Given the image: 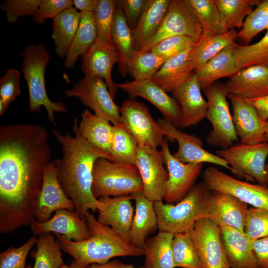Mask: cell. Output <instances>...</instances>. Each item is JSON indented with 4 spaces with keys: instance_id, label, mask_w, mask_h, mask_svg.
<instances>
[{
    "instance_id": "cell-1",
    "label": "cell",
    "mask_w": 268,
    "mask_h": 268,
    "mask_svg": "<svg viewBox=\"0 0 268 268\" xmlns=\"http://www.w3.org/2000/svg\"><path fill=\"white\" fill-rule=\"evenodd\" d=\"M48 133L28 123L0 128V233L35 220L36 201L51 159Z\"/></svg>"
},
{
    "instance_id": "cell-2",
    "label": "cell",
    "mask_w": 268,
    "mask_h": 268,
    "mask_svg": "<svg viewBox=\"0 0 268 268\" xmlns=\"http://www.w3.org/2000/svg\"><path fill=\"white\" fill-rule=\"evenodd\" d=\"M72 130L74 136L52 130L61 145L63 154L61 158L53 162L62 188L72 201L77 213L83 218L89 209L98 211L105 208L104 203L96 199L91 192L93 169L95 161L99 158L112 160L108 155L93 146L81 135L76 119Z\"/></svg>"
},
{
    "instance_id": "cell-3",
    "label": "cell",
    "mask_w": 268,
    "mask_h": 268,
    "mask_svg": "<svg viewBox=\"0 0 268 268\" xmlns=\"http://www.w3.org/2000/svg\"><path fill=\"white\" fill-rule=\"evenodd\" d=\"M83 218L90 234L86 240L74 241L61 234L53 233L62 249L77 263L88 267L92 264L106 263L117 257L144 255L142 249L123 239L110 227L101 223L89 211L84 213Z\"/></svg>"
},
{
    "instance_id": "cell-4",
    "label": "cell",
    "mask_w": 268,
    "mask_h": 268,
    "mask_svg": "<svg viewBox=\"0 0 268 268\" xmlns=\"http://www.w3.org/2000/svg\"><path fill=\"white\" fill-rule=\"evenodd\" d=\"M210 196L211 190L201 181L176 204L154 201L158 230L173 234L189 232L198 220L209 217Z\"/></svg>"
},
{
    "instance_id": "cell-5",
    "label": "cell",
    "mask_w": 268,
    "mask_h": 268,
    "mask_svg": "<svg viewBox=\"0 0 268 268\" xmlns=\"http://www.w3.org/2000/svg\"><path fill=\"white\" fill-rule=\"evenodd\" d=\"M21 68L29 93V107L31 112H40L45 108L49 121L56 126L55 113L67 110L61 102L51 101L46 92L45 72L50 59V54L41 43L27 46L22 53Z\"/></svg>"
},
{
    "instance_id": "cell-6",
    "label": "cell",
    "mask_w": 268,
    "mask_h": 268,
    "mask_svg": "<svg viewBox=\"0 0 268 268\" xmlns=\"http://www.w3.org/2000/svg\"><path fill=\"white\" fill-rule=\"evenodd\" d=\"M143 191L139 173L134 164L97 159L93 169L91 192L97 199L118 197Z\"/></svg>"
},
{
    "instance_id": "cell-7",
    "label": "cell",
    "mask_w": 268,
    "mask_h": 268,
    "mask_svg": "<svg viewBox=\"0 0 268 268\" xmlns=\"http://www.w3.org/2000/svg\"><path fill=\"white\" fill-rule=\"evenodd\" d=\"M207 98L205 118L212 125L206 137L208 144L221 149L229 147L238 140L227 100L228 93L224 84L215 82L203 89Z\"/></svg>"
},
{
    "instance_id": "cell-8",
    "label": "cell",
    "mask_w": 268,
    "mask_h": 268,
    "mask_svg": "<svg viewBox=\"0 0 268 268\" xmlns=\"http://www.w3.org/2000/svg\"><path fill=\"white\" fill-rule=\"evenodd\" d=\"M215 154L228 163L234 175L267 186L265 168L268 141L254 144L237 143L218 149Z\"/></svg>"
},
{
    "instance_id": "cell-9",
    "label": "cell",
    "mask_w": 268,
    "mask_h": 268,
    "mask_svg": "<svg viewBox=\"0 0 268 268\" xmlns=\"http://www.w3.org/2000/svg\"><path fill=\"white\" fill-rule=\"evenodd\" d=\"M121 123L132 135L138 146L157 149L166 136L158 121L142 102L125 100L120 107Z\"/></svg>"
},
{
    "instance_id": "cell-10",
    "label": "cell",
    "mask_w": 268,
    "mask_h": 268,
    "mask_svg": "<svg viewBox=\"0 0 268 268\" xmlns=\"http://www.w3.org/2000/svg\"><path fill=\"white\" fill-rule=\"evenodd\" d=\"M202 177L211 191L231 195L251 207L268 210L267 186L241 181L213 166L204 170Z\"/></svg>"
},
{
    "instance_id": "cell-11",
    "label": "cell",
    "mask_w": 268,
    "mask_h": 268,
    "mask_svg": "<svg viewBox=\"0 0 268 268\" xmlns=\"http://www.w3.org/2000/svg\"><path fill=\"white\" fill-rule=\"evenodd\" d=\"M67 97H76L94 114L109 120L113 125L121 124L120 107L115 102L103 79L84 76L65 91Z\"/></svg>"
},
{
    "instance_id": "cell-12",
    "label": "cell",
    "mask_w": 268,
    "mask_h": 268,
    "mask_svg": "<svg viewBox=\"0 0 268 268\" xmlns=\"http://www.w3.org/2000/svg\"><path fill=\"white\" fill-rule=\"evenodd\" d=\"M203 32L201 25L184 0H171L162 23L152 39L139 51H149L163 39L185 36L199 40Z\"/></svg>"
},
{
    "instance_id": "cell-13",
    "label": "cell",
    "mask_w": 268,
    "mask_h": 268,
    "mask_svg": "<svg viewBox=\"0 0 268 268\" xmlns=\"http://www.w3.org/2000/svg\"><path fill=\"white\" fill-rule=\"evenodd\" d=\"M168 178L163 200L168 203H177L188 194L200 175L203 164L184 163L170 151L165 138L160 145Z\"/></svg>"
},
{
    "instance_id": "cell-14",
    "label": "cell",
    "mask_w": 268,
    "mask_h": 268,
    "mask_svg": "<svg viewBox=\"0 0 268 268\" xmlns=\"http://www.w3.org/2000/svg\"><path fill=\"white\" fill-rule=\"evenodd\" d=\"M202 268H230L220 235V227L209 218L198 220L190 230Z\"/></svg>"
},
{
    "instance_id": "cell-15",
    "label": "cell",
    "mask_w": 268,
    "mask_h": 268,
    "mask_svg": "<svg viewBox=\"0 0 268 268\" xmlns=\"http://www.w3.org/2000/svg\"><path fill=\"white\" fill-rule=\"evenodd\" d=\"M134 165L142 180L144 196L153 201H162L168 174L161 151L139 146Z\"/></svg>"
},
{
    "instance_id": "cell-16",
    "label": "cell",
    "mask_w": 268,
    "mask_h": 268,
    "mask_svg": "<svg viewBox=\"0 0 268 268\" xmlns=\"http://www.w3.org/2000/svg\"><path fill=\"white\" fill-rule=\"evenodd\" d=\"M157 121L161 126L167 138L171 141H177L178 148L173 155L178 160L184 163H208L230 171V166L224 159L203 148L202 141L196 135L182 132L164 118H159Z\"/></svg>"
},
{
    "instance_id": "cell-17",
    "label": "cell",
    "mask_w": 268,
    "mask_h": 268,
    "mask_svg": "<svg viewBox=\"0 0 268 268\" xmlns=\"http://www.w3.org/2000/svg\"><path fill=\"white\" fill-rule=\"evenodd\" d=\"M117 87L132 97L138 96L146 99L159 110L164 119L174 127L180 128L181 110L179 104L151 79L127 81L117 84Z\"/></svg>"
},
{
    "instance_id": "cell-18",
    "label": "cell",
    "mask_w": 268,
    "mask_h": 268,
    "mask_svg": "<svg viewBox=\"0 0 268 268\" xmlns=\"http://www.w3.org/2000/svg\"><path fill=\"white\" fill-rule=\"evenodd\" d=\"M118 62V57L112 44L97 39L81 58V68L84 76L103 79L114 99L118 88L112 78V69Z\"/></svg>"
},
{
    "instance_id": "cell-19",
    "label": "cell",
    "mask_w": 268,
    "mask_h": 268,
    "mask_svg": "<svg viewBox=\"0 0 268 268\" xmlns=\"http://www.w3.org/2000/svg\"><path fill=\"white\" fill-rule=\"evenodd\" d=\"M62 208L75 209L72 201L66 195L59 182L57 170L52 161L44 173L42 188L36 201L35 218L39 222L46 221L54 211Z\"/></svg>"
},
{
    "instance_id": "cell-20",
    "label": "cell",
    "mask_w": 268,
    "mask_h": 268,
    "mask_svg": "<svg viewBox=\"0 0 268 268\" xmlns=\"http://www.w3.org/2000/svg\"><path fill=\"white\" fill-rule=\"evenodd\" d=\"M227 97L231 102L233 122L240 143L254 144L268 141L254 106L240 96L228 94Z\"/></svg>"
},
{
    "instance_id": "cell-21",
    "label": "cell",
    "mask_w": 268,
    "mask_h": 268,
    "mask_svg": "<svg viewBox=\"0 0 268 268\" xmlns=\"http://www.w3.org/2000/svg\"><path fill=\"white\" fill-rule=\"evenodd\" d=\"M30 226L32 233L38 236L56 233L74 241H83L90 237L84 219L78 215L75 209H58L48 220L39 222L35 219Z\"/></svg>"
},
{
    "instance_id": "cell-22",
    "label": "cell",
    "mask_w": 268,
    "mask_h": 268,
    "mask_svg": "<svg viewBox=\"0 0 268 268\" xmlns=\"http://www.w3.org/2000/svg\"><path fill=\"white\" fill-rule=\"evenodd\" d=\"M201 89L194 72L183 85L171 93L181 110L180 128L196 125L205 118L207 102L202 97Z\"/></svg>"
},
{
    "instance_id": "cell-23",
    "label": "cell",
    "mask_w": 268,
    "mask_h": 268,
    "mask_svg": "<svg viewBox=\"0 0 268 268\" xmlns=\"http://www.w3.org/2000/svg\"><path fill=\"white\" fill-rule=\"evenodd\" d=\"M228 94L246 99L268 95V67L253 65L239 69L224 84Z\"/></svg>"
},
{
    "instance_id": "cell-24",
    "label": "cell",
    "mask_w": 268,
    "mask_h": 268,
    "mask_svg": "<svg viewBox=\"0 0 268 268\" xmlns=\"http://www.w3.org/2000/svg\"><path fill=\"white\" fill-rule=\"evenodd\" d=\"M103 210L97 211L96 218L101 223L110 227L123 239L130 241V231L134 213L132 195L118 197H103Z\"/></svg>"
},
{
    "instance_id": "cell-25",
    "label": "cell",
    "mask_w": 268,
    "mask_h": 268,
    "mask_svg": "<svg viewBox=\"0 0 268 268\" xmlns=\"http://www.w3.org/2000/svg\"><path fill=\"white\" fill-rule=\"evenodd\" d=\"M220 235L230 268H259L253 240L244 231L229 227H220Z\"/></svg>"
},
{
    "instance_id": "cell-26",
    "label": "cell",
    "mask_w": 268,
    "mask_h": 268,
    "mask_svg": "<svg viewBox=\"0 0 268 268\" xmlns=\"http://www.w3.org/2000/svg\"><path fill=\"white\" fill-rule=\"evenodd\" d=\"M209 218L220 227H229L244 231L248 204L233 196L211 191Z\"/></svg>"
},
{
    "instance_id": "cell-27",
    "label": "cell",
    "mask_w": 268,
    "mask_h": 268,
    "mask_svg": "<svg viewBox=\"0 0 268 268\" xmlns=\"http://www.w3.org/2000/svg\"><path fill=\"white\" fill-rule=\"evenodd\" d=\"M171 0H147L137 24L132 31L134 50L140 51L159 29Z\"/></svg>"
},
{
    "instance_id": "cell-28",
    "label": "cell",
    "mask_w": 268,
    "mask_h": 268,
    "mask_svg": "<svg viewBox=\"0 0 268 268\" xmlns=\"http://www.w3.org/2000/svg\"><path fill=\"white\" fill-rule=\"evenodd\" d=\"M135 208L130 231V241L143 250L148 236L158 229L154 201L147 198L142 191L132 194Z\"/></svg>"
},
{
    "instance_id": "cell-29",
    "label": "cell",
    "mask_w": 268,
    "mask_h": 268,
    "mask_svg": "<svg viewBox=\"0 0 268 268\" xmlns=\"http://www.w3.org/2000/svg\"><path fill=\"white\" fill-rule=\"evenodd\" d=\"M193 47L167 60L151 80L167 92L180 88L194 72L189 59Z\"/></svg>"
},
{
    "instance_id": "cell-30",
    "label": "cell",
    "mask_w": 268,
    "mask_h": 268,
    "mask_svg": "<svg viewBox=\"0 0 268 268\" xmlns=\"http://www.w3.org/2000/svg\"><path fill=\"white\" fill-rule=\"evenodd\" d=\"M114 126L107 119L85 110L78 125L81 135L91 145L108 155L111 151Z\"/></svg>"
},
{
    "instance_id": "cell-31",
    "label": "cell",
    "mask_w": 268,
    "mask_h": 268,
    "mask_svg": "<svg viewBox=\"0 0 268 268\" xmlns=\"http://www.w3.org/2000/svg\"><path fill=\"white\" fill-rule=\"evenodd\" d=\"M238 32L234 29L222 34L204 33L193 47L189 59L196 71L222 50L229 46L237 45Z\"/></svg>"
},
{
    "instance_id": "cell-32",
    "label": "cell",
    "mask_w": 268,
    "mask_h": 268,
    "mask_svg": "<svg viewBox=\"0 0 268 268\" xmlns=\"http://www.w3.org/2000/svg\"><path fill=\"white\" fill-rule=\"evenodd\" d=\"M111 42L118 57V70L123 77L128 74L129 64L136 53L133 45L132 30L121 6L117 4L111 29Z\"/></svg>"
},
{
    "instance_id": "cell-33",
    "label": "cell",
    "mask_w": 268,
    "mask_h": 268,
    "mask_svg": "<svg viewBox=\"0 0 268 268\" xmlns=\"http://www.w3.org/2000/svg\"><path fill=\"white\" fill-rule=\"evenodd\" d=\"M236 45L227 46L195 71L201 89L220 78L231 77L238 70L234 59Z\"/></svg>"
},
{
    "instance_id": "cell-34",
    "label": "cell",
    "mask_w": 268,
    "mask_h": 268,
    "mask_svg": "<svg viewBox=\"0 0 268 268\" xmlns=\"http://www.w3.org/2000/svg\"><path fill=\"white\" fill-rule=\"evenodd\" d=\"M174 234L159 231L157 234L148 238L143 250L145 256L144 266L148 268H175L173 253Z\"/></svg>"
},
{
    "instance_id": "cell-35",
    "label": "cell",
    "mask_w": 268,
    "mask_h": 268,
    "mask_svg": "<svg viewBox=\"0 0 268 268\" xmlns=\"http://www.w3.org/2000/svg\"><path fill=\"white\" fill-rule=\"evenodd\" d=\"M80 12L79 24L69 46L64 66L72 68L79 56L83 55L97 39V29L92 12Z\"/></svg>"
},
{
    "instance_id": "cell-36",
    "label": "cell",
    "mask_w": 268,
    "mask_h": 268,
    "mask_svg": "<svg viewBox=\"0 0 268 268\" xmlns=\"http://www.w3.org/2000/svg\"><path fill=\"white\" fill-rule=\"evenodd\" d=\"M80 20V12L74 7L65 10L53 19L52 38L56 46V53L60 58L66 56Z\"/></svg>"
},
{
    "instance_id": "cell-37",
    "label": "cell",
    "mask_w": 268,
    "mask_h": 268,
    "mask_svg": "<svg viewBox=\"0 0 268 268\" xmlns=\"http://www.w3.org/2000/svg\"><path fill=\"white\" fill-rule=\"evenodd\" d=\"M259 0H216L221 15L225 32L235 28L241 29L245 18L253 11V6L258 5Z\"/></svg>"
},
{
    "instance_id": "cell-38",
    "label": "cell",
    "mask_w": 268,
    "mask_h": 268,
    "mask_svg": "<svg viewBox=\"0 0 268 268\" xmlns=\"http://www.w3.org/2000/svg\"><path fill=\"white\" fill-rule=\"evenodd\" d=\"M201 26L203 32L222 34L220 13L216 0H184Z\"/></svg>"
},
{
    "instance_id": "cell-39",
    "label": "cell",
    "mask_w": 268,
    "mask_h": 268,
    "mask_svg": "<svg viewBox=\"0 0 268 268\" xmlns=\"http://www.w3.org/2000/svg\"><path fill=\"white\" fill-rule=\"evenodd\" d=\"M36 244L34 266L28 265L26 268H60L65 265L60 243L53 233L39 236Z\"/></svg>"
},
{
    "instance_id": "cell-40",
    "label": "cell",
    "mask_w": 268,
    "mask_h": 268,
    "mask_svg": "<svg viewBox=\"0 0 268 268\" xmlns=\"http://www.w3.org/2000/svg\"><path fill=\"white\" fill-rule=\"evenodd\" d=\"M113 126L112 161L134 165L139 147L137 143L121 123Z\"/></svg>"
},
{
    "instance_id": "cell-41",
    "label": "cell",
    "mask_w": 268,
    "mask_h": 268,
    "mask_svg": "<svg viewBox=\"0 0 268 268\" xmlns=\"http://www.w3.org/2000/svg\"><path fill=\"white\" fill-rule=\"evenodd\" d=\"M172 253L176 268H202L197 249L190 232L174 234Z\"/></svg>"
},
{
    "instance_id": "cell-42",
    "label": "cell",
    "mask_w": 268,
    "mask_h": 268,
    "mask_svg": "<svg viewBox=\"0 0 268 268\" xmlns=\"http://www.w3.org/2000/svg\"><path fill=\"white\" fill-rule=\"evenodd\" d=\"M236 66L239 69L253 65L268 67V29L264 36L253 44L237 45L234 51Z\"/></svg>"
},
{
    "instance_id": "cell-43",
    "label": "cell",
    "mask_w": 268,
    "mask_h": 268,
    "mask_svg": "<svg viewBox=\"0 0 268 268\" xmlns=\"http://www.w3.org/2000/svg\"><path fill=\"white\" fill-rule=\"evenodd\" d=\"M166 61L152 52H137L130 61L128 74L134 80L151 79Z\"/></svg>"
},
{
    "instance_id": "cell-44",
    "label": "cell",
    "mask_w": 268,
    "mask_h": 268,
    "mask_svg": "<svg viewBox=\"0 0 268 268\" xmlns=\"http://www.w3.org/2000/svg\"><path fill=\"white\" fill-rule=\"evenodd\" d=\"M268 29V0H261L246 18L243 26L237 33V39L246 45L259 33Z\"/></svg>"
},
{
    "instance_id": "cell-45",
    "label": "cell",
    "mask_w": 268,
    "mask_h": 268,
    "mask_svg": "<svg viewBox=\"0 0 268 268\" xmlns=\"http://www.w3.org/2000/svg\"><path fill=\"white\" fill-rule=\"evenodd\" d=\"M118 0H99L93 12L97 29V39L111 43V29Z\"/></svg>"
},
{
    "instance_id": "cell-46",
    "label": "cell",
    "mask_w": 268,
    "mask_h": 268,
    "mask_svg": "<svg viewBox=\"0 0 268 268\" xmlns=\"http://www.w3.org/2000/svg\"><path fill=\"white\" fill-rule=\"evenodd\" d=\"M244 232L253 241L268 236V210L248 208Z\"/></svg>"
},
{
    "instance_id": "cell-47",
    "label": "cell",
    "mask_w": 268,
    "mask_h": 268,
    "mask_svg": "<svg viewBox=\"0 0 268 268\" xmlns=\"http://www.w3.org/2000/svg\"><path fill=\"white\" fill-rule=\"evenodd\" d=\"M198 40L185 36H175L162 40L149 50L166 61L195 46Z\"/></svg>"
},
{
    "instance_id": "cell-48",
    "label": "cell",
    "mask_w": 268,
    "mask_h": 268,
    "mask_svg": "<svg viewBox=\"0 0 268 268\" xmlns=\"http://www.w3.org/2000/svg\"><path fill=\"white\" fill-rule=\"evenodd\" d=\"M38 238L31 236L18 248L13 246L0 253V268H26L27 255Z\"/></svg>"
},
{
    "instance_id": "cell-49",
    "label": "cell",
    "mask_w": 268,
    "mask_h": 268,
    "mask_svg": "<svg viewBox=\"0 0 268 268\" xmlns=\"http://www.w3.org/2000/svg\"><path fill=\"white\" fill-rule=\"evenodd\" d=\"M42 0H5L0 8L6 13L7 21L15 23L21 16H34Z\"/></svg>"
},
{
    "instance_id": "cell-50",
    "label": "cell",
    "mask_w": 268,
    "mask_h": 268,
    "mask_svg": "<svg viewBox=\"0 0 268 268\" xmlns=\"http://www.w3.org/2000/svg\"><path fill=\"white\" fill-rule=\"evenodd\" d=\"M20 75L18 70L10 68L0 79V103L6 109L21 93Z\"/></svg>"
},
{
    "instance_id": "cell-51",
    "label": "cell",
    "mask_w": 268,
    "mask_h": 268,
    "mask_svg": "<svg viewBox=\"0 0 268 268\" xmlns=\"http://www.w3.org/2000/svg\"><path fill=\"white\" fill-rule=\"evenodd\" d=\"M72 7L73 4L71 0H42L33 19L37 24L42 25L46 19L53 20L62 12Z\"/></svg>"
},
{
    "instance_id": "cell-52",
    "label": "cell",
    "mask_w": 268,
    "mask_h": 268,
    "mask_svg": "<svg viewBox=\"0 0 268 268\" xmlns=\"http://www.w3.org/2000/svg\"><path fill=\"white\" fill-rule=\"evenodd\" d=\"M147 0H119L127 23L132 31L135 27Z\"/></svg>"
},
{
    "instance_id": "cell-53",
    "label": "cell",
    "mask_w": 268,
    "mask_h": 268,
    "mask_svg": "<svg viewBox=\"0 0 268 268\" xmlns=\"http://www.w3.org/2000/svg\"><path fill=\"white\" fill-rule=\"evenodd\" d=\"M253 247L259 268H268V236L254 240Z\"/></svg>"
},
{
    "instance_id": "cell-54",
    "label": "cell",
    "mask_w": 268,
    "mask_h": 268,
    "mask_svg": "<svg viewBox=\"0 0 268 268\" xmlns=\"http://www.w3.org/2000/svg\"><path fill=\"white\" fill-rule=\"evenodd\" d=\"M246 99L256 108L262 121L265 122L268 120V95L262 97Z\"/></svg>"
},
{
    "instance_id": "cell-55",
    "label": "cell",
    "mask_w": 268,
    "mask_h": 268,
    "mask_svg": "<svg viewBox=\"0 0 268 268\" xmlns=\"http://www.w3.org/2000/svg\"><path fill=\"white\" fill-rule=\"evenodd\" d=\"M99 0H73V7L80 12L88 11L93 12L96 9Z\"/></svg>"
},
{
    "instance_id": "cell-56",
    "label": "cell",
    "mask_w": 268,
    "mask_h": 268,
    "mask_svg": "<svg viewBox=\"0 0 268 268\" xmlns=\"http://www.w3.org/2000/svg\"><path fill=\"white\" fill-rule=\"evenodd\" d=\"M88 268H136L130 264L124 263L118 260L110 261L102 264H92Z\"/></svg>"
},
{
    "instance_id": "cell-57",
    "label": "cell",
    "mask_w": 268,
    "mask_h": 268,
    "mask_svg": "<svg viewBox=\"0 0 268 268\" xmlns=\"http://www.w3.org/2000/svg\"><path fill=\"white\" fill-rule=\"evenodd\" d=\"M88 267L83 266L77 263L74 260L72 261L69 265H64L60 268H88Z\"/></svg>"
},
{
    "instance_id": "cell-58",
    "label": "cell",
    "mask_w": 268,
    "mask_h": 268,
    "mask_svg": "<svg viewBox=\"0 0 268 268\" xmlns=\"http://www.w3.org/2000/svg\"><path fill=\"white\" fill-rule=\"evenodd\" d=\"M262 125L266 137L268 140V120L265 122L262 121Z\"/></svg>"
},
{
    "instance_id": "cell-59",
    "label": "cell",
    "mask_w": 268,
    "mask_h": 268,
    "mask_svg": "<svg viewBox=\"0 0 268 268\" xmlns=\"http://www.w3.org/2000/svg\"><path fill=\"white\" fill-rule=\"evenodd\" d=\"M266 185L268 187V160L267 163L266 164Z\"/></svg>"
},
{
    "instance_id": "cell-60",
    "label": "cell",
    "mask_w": 268,
    "mask_h": 268,
    "mask_svg": "<svg viewBox=\"0 0 268 268\" xmlns=\"http://www.w3.org/2000/svg\"><path fill=\"white\" fill-rule=\"evenodd\" d=\"M146 268L145 267H140V268Z\"/></svg>"
}]
</instances>
